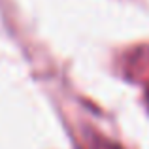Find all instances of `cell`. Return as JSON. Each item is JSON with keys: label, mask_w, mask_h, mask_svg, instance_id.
Instances as JSON below:
<instances>
[{"label": "cell", "mask_w": 149, "mask_h": 149, "mask_svg": "<svg viewBox=\"0 0 149 149\" xmlns=\"http://www.w3.org/2000/svg\"><path fill=\"white\" fill-rule=\"evenodd\" d=\"M147 108H149V87H147Z\"/></svg>", "instance_id": "obj_2"}, {"label": "cell", "mask_w": 149, "mask_h": 149, "mask_svg": "<svg viewBox=\"0 0 149 149\" xmlns=\"http://www.w3.org/2000/svg\"><path fill=\"white\" fill-rule=\"evenodd\" d=\"M91 149H121V147L115 146V143H111V142H108L106 138H98V136H96L91 143Z\"/></svg>", "instance_id": "obj_1"}]
</instances>
